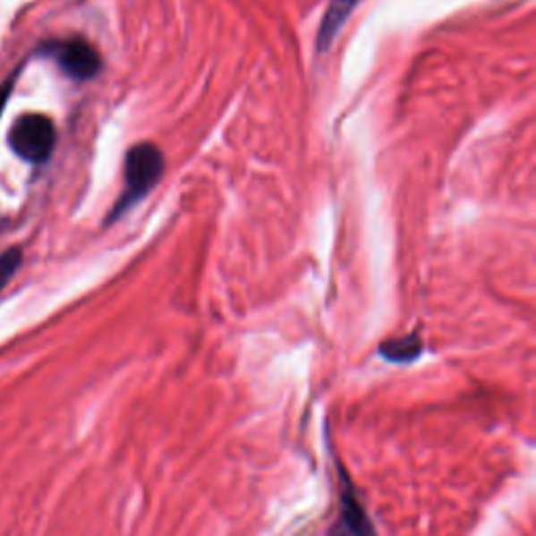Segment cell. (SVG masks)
Segmentation results:
<instances>
[{
	"label": "cell",
	"instance_id": "52a82bcc",
	"mask_svg": "<svg viewBox=\"0 0 536 536\" xmlns=\"http://www.w3.org/2000/svg\"><path fill=\"white\" fill-rule=\"evenodd\" d=\"M21 250H9L4 254H0V289H3L7 283L13 279V275L20 270L21 267Z\"/></svg>",
	"mask_w": 536,
	"mask_h": 536
},
{
	"label": "cell",
	"instance_id": "7a4b0ae2",
	"mask_svg": "<svg viewBox=\"0 0 536 536\" xmlns=\"http://www.w3.org/2000/svg\"><path fill=\"white\" fill-rule=\"evenodd\" d=\"M55 143H57V132L53 122L42 114L23 115L15 122L9 134L11 149L30 164H45L55 151Z\"/></svg>",
	"mask_w": 536,
	"mask_h": 536
},
{
	"label": "cell",
	"instance_id": "3957f363",
	"mask_svg": "<svg viewBox=\"0 0 536 536\" xmlns=\"http://www.w3.org/2000/svg\"><path fill=\"white\" fill-rule=\"evenodd\" d=\"M42 53L57 61V65L73 80H90L101 70V55L84 38L48 40Z\"/></svg>",
	"mask_w": 536,
	"mask_h": 536
},
{
	"label": "cell",
	"instance_id": "5b68a950",
	"mask_svg": "<svg viewBox=\"0 0 536 536\" xmlns=\"http://www.w3.org/2000/svg\"><path fill=\"white\" fill-rule=\"evenodd\" d=\"M361 0H331L328 13H325L323 21H320V30L317 36V48L319 51H328L331 47V42L336 40V36L340 34V30L344 28V23L348 21L350 13H353L356 4Z\"/></svg>",
	"mask_w": 536,
	"mask_h": 536
},
{
	"label": "cell",
	"instance_id": "277c9868",
	"mask_svg": "<svg viewBox=\"0 0 536 536\" xmlns=\"http://www.w3.org/2000/svg\"><path fill=\"white\" fill-rule=\"evenodd\" d=\"M329 536H378L365 505L361 503L353 480L346 476V472L340 467V515L334 528L329 530Z\"/></svg>",
	"mask_w": 536,
	"mask_h": 536
},
{
	"label": "cell",
	"instance_id": "8992f818",
	"mask_svg": "<svg viewBox=\"0 0 536 536\" xmlns=\"http://www.w3.org/2000/svg\"><path fill=\"white\" fill-rule=\"evenodd\" d=\"M423 350V342L419 334H411L404 337H394V340H387L379 346V354L384 356L386 361L396 362V365H403V362H413L421 354Z\"/></svg>",
	"mask_w": 536,
	"mask_h": 536
},
{
	"label": "cell",
	"instance_id": "ba28073f",
	"mask_svg": "<svg viewBox=\"0 0 536 536\" xmlns=\"http://www.w3.org/2000/svg\"><path fill=\"white\" fill-rule=\"evenodd\" d=\"M13 84H15V76L11 78V80H7V84H4L3 89H0V115H3L4 105H7V101H9L11 90H13Z\"/></svg>",
	"mask_w": 536,
	"mask_h": 536
},
{
	"label": "cell",
	"instance_id": "6da1fadb",
	"mask_svg": "<svg viewBox=\"0 0 536 536\" xmlns=\"http://www.w3.org/2000/svg\"><path fill=\"white\" fill-rule=\"evenodd\" d=\"M166 170L164 153L153 143H139L126 153L124 159V193L115 203L107 223L124 217L139 201H143L147 193L156 187Z\"/></svg>",
	"mask_w": 536,
	"mask_h": 536
}]
</instances>
